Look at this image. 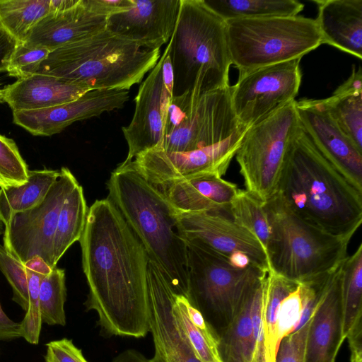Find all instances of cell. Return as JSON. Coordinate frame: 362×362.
<instances>
[{
  "mask_svg": "<svg viewBox=\"0 0 362 362\" xmlns=\"http://www.w3.org/2000/svg\"><path fill=\"white\" fill-rule=\"evenodd\" d=\"M299 124L318 151L362 192V151L341 131L323 100L296 101Z\"/></svg>",
  "mask_w": 362,
  "mask_h": 362,
  "instance_id": "obj_14",
  "label": "cell"
},
{
  "mask_svg": "<svg viewBox=\"0 0 362 362\" xmlns=\"http://www.w3.org/2000/svg\"><path fill=\"white\" fill-rule=\"evenodd\" d=\"M173 71V96L192 97L229 86L226 21L204 0H180L166 46Z\"/></svg>",
  "mask_w": 362,
  "mask_h": 362,
  "instance_id": "obj_4",
  "label": "cell"
},
{
  "mask_svg": "<svg viewBox=\"0 0 362 362\" xmlns=\"http://www.w3.org/2000/svg\"><path fill=\"white\" fill-rule=\"evenodd\" d=\"M341 264L328 275L310 317L305 362H334L344 340L341 334Z\"/></svg>",
  "mask_w": 362,
  "mask_h": 362,
  "instance_id": "obj_20",
  "label": "cell"
},
{
  "mask_svg": "<svg viewBox=\"0 0 362 362\" xmlns=\"http://www.w3.org/2000/svg\"><path fill=\"white\" fill-rule=\"evenodd\" d=\"M322 44L362 59V0L315 1Z\"/></svg>",
  "mask_w": 362,
  "mask_h": 362,
  "instance_id": "obj_23",
  "label": "cell"
},
{
  "mask_svg": "<svg viewBox=\"0 0 362 362\" xmlns=\"http://www.w3.org/2000/svg\"><path fill=\"white\" fill-rule=\"evenodd\" d=\"M341 334L345 339L361 326L362 243L341 264Z\"/></svg>",
  "mask_w": 362,
  "mask_h": 362,
  "instance_id": "obj_29",
  "label": "cell"
},
{
  "mask_svg": "<svg viewBox=\"0 0 362 362\" xmlns=\"http://www.w3.org/2000/svg\"><path fill=\"white\" fill-rule=\"evenodd\" d=\"M20 337V324L10 319L0 304V340L11 341Z\"/></svg>",
  "mask_w": 362,
  "mask_h": 362,
  "instance_id": "obj_45",
  "label": "cell"
},
{
  "mask_svg": "<svg viewBox=\"0 0 362 362\" xmlns=\"http://www.w3.org/2000/svg\"><path fill=\"white\" fill-rule=\"evenodd\" d=\"M300 58L261 67L238 76L230 86L232 106L245 127L255 124L295 100L301 83Z\"/></svg>",
  "mask_w": 362,
  "mask_h": 362,
  "instance_id": "obj_13",
  "label": "cell"
},
{
  "mask_svg": "<svg viewBox=\"0 0 362 362\" xmlns=\"http://www.w3.org/2000/svg\"><path fill=\"white\" fill-rule=\"evenodd\" d=\"M63 78L33 74L3 88L4 101L12 111L33 110L72 101L88 91Z\"/></svg>",
  "mask_w": 362,
  "mask_h": 362,
  "instance_id": "obj_24",
  "label": "cell"
},
{
  "mask_svg": "<svg viewBox=\"0 0 362 362\" xmlns=\"http://www.w3.org/2000/svg\"><path fill=\"white\" fill-rule=\"evenodd\" d=\"M17 42L0 28V72L6 71L10 57Z\"/></svg>",
  "mask_w": 362,
  "mask_h": 362,
  "instance_id": "obj_46",
  "label": "cell"
},
{
  "mask_svg": "<svg viewBox=\"0 0 362 362\" xmlns=\"http://www.w3.org/2000/svg\"><path fill=\"white\" fill-rule=\"evenodd\" d=\"M362 327L351 332L346 339H348L351 349V361L362 362Z\"/></svg>",
  "mask_w": 362,
  "mask_h": 362,
  "instance_id": "obj_47",
  "label": "cell"
},
{
  "mask_svg": "<svg viewBox=\"0 0 362 362\" xmlns=\"http://www.w3.org/2000/svg\"><path fill=\"white\" fill-rule=\"evenodd\" d=\"M255 287L218 336V352L221 362H254L251 304Z\"/></svg>",
  "mask_w": 362,
  "mask_h": 362,
  "instance_id": "obj_27",
  "label": "cell"
},
{
  "mask_svg": "<svg viewBox=\"0 0 362 362\" xmlns=\"http://www.w3.org/2000/svg\"><path fill=\"white\" fill-rule=\"evenodd\" d=\"M331 117L362 151V71L353 66L349 78L329 98L322 99Z\"/></svg>",
  "mask_w": 362,
  "mask_h": 362,
  "instance_id": "obj_25",
  "label": "cell"
},
{
  "mask_svg": "<svg viewBox=\"0 0 362 362\" xmlns=\"http://www.w3.org/2000/svg\"><path fill=\"white\" fill-rule=\"evenodd\" d=\"M230 218L255 237L267 253L270 226L264 203L247 190L240 189L229 206Z\"/></svg>",
  "mask_w": 362,
  "mask_h": 362,
  "instance_id": "obj_34",
  "label": "cell"
},
{
  "mask_svg": "<svg viewBox=\"0 0 362 362\" xmlns=\"http://www.w3.org/2000/svg\"><path fill=\"white\" fill-rule=\"evenodd\" d=\"M180 0H134L127 10L107 16L105 29L155 50L168 43L176 25Z\"/></svg>",
  "mask_w": 362,
  "mask_h": 362,
  "instance_id": "obj_18",
  "label": "cell"
},
{
  "mask_svg": "<svg viewBox=\"0 0 362 362\" xmlns=\"http://www.w3.org/2000/svg\"><path fill=\"white\" fill-rule=\"evenodd\" d=\"M46 347L45 362H88L71 339L51 341Z\"/></svg>",
  "mask_w": 362,
  "mask_h": 362,
  "instance_id": "obj_43",
  "label": "cell"
},
{
  "mask_svg": "<svg viewBox=\"0 0 362 362\" xmlns=\"http://www.w3.org/2000/svg\"><path fill=\"white\" fill-rule=\"evenodd\" d=\"M66 297L65 271L55 267L44 276L40 285L39 302L42 322L49 325H66Z\"/></svg>",
  "mask_w": 362,
  "mask_h": 362,
  "instance_id": "obj_35",
  "label": "cell"
},
{
  "mask_svg": "<svg viewBox=\"0 0 362 362\" xmlns=\"http://www.w3.org/2000/svg\"><path fill=\"white\" fill-rule=\"evenodd\" d=\"M60 175V170H29L22 185L0 188V220L4 226L11 217L39 204Z\"/></svg>",
  "mask_w": 362,
  "mask_h": 362,
  "instance_id": "obj_26",
  "label": "cell"
},
{
  "mask_svg": "<svg viewBox=\"0 0 362 362\" xmlns=\"http://www.w3.org/2000/svg\"><path fill=\"white\" fill-rule=\"evenodd\" d=\"M276 193L300 218L332 235L353 236L362 223V192L318 151L300 124Z\"/></svg>",
  "mask_w": 362,
  "mask_h": 362,
  "instance_id": "obj_2",
  "label": "cell"
},
{
  "mask_svg": "<svg viewBox=\"0 0 362 362\" xmlns=\"http://www.w3.org/2000/svg\"><path fill=\"white\" fill-rule=\"evenodd\" d=\"M104 29L50 52L35 74L52 75L91 90H125L140 83L160 57Z\"/></svg>",
  "mask_w": 362,
  "mask_h": 362,
  "instance_id": "obj_5",
  "label": "cell"
},
{
  "mask_svg": "<svg viewBox=\"0 0 362 362\" xmlns=\"http://www.w3.org/2000/svg\"><path fill=\"white\" fill-rule=\"evenodd\" d=\"M52 12V0H0V28L21 44L30 30Z\"/></svg>",
  "mask_w": 362,
  "mask_h": 362,
  "instance_id": "obj_32",
  "label": "cell"
},
{
  "mask_svg": "<svg viewBox=\"0 0 362 362\" xmlns=\"http://www.w3.org/2000/svg\"><path fill=\"white\" fill-rule=\"evenodd\" d=\"M107 18L91 11L80 0L71 8L52 12L44 17L30 30L22 44L52 51L103 30Z\"/></svg>",
  "mask_w": 362,
  "mask_h": 362,
  "instance_id": "obj_21",
  "label": "cell"
},
{
  "mask_svg": "<svg viewBox=\"0 0 362 362\" xmlns=\"http://www.w3.org/2000/svg\"><path fill=\"white\" fill-rule=\"evenodd\" d=\"M264 208L270 226L267 256L269 270L276 274L311 281L333 272L347 256L353 236L334 235L307 223L277 193Z\"/></svg>",
  "mask_w": 362,
  "mask_h": 362,
  "instance_id": "obj_6",
  "label": "cell"
},
{
  "mask_svg": "<svg viewBox=\"0 0 362 362\" xmlns=\"http://www.w3.org/2000/svg\"><path fill=\"white\" fill-rule=\"evenodd\" d=\"M163 54L141 83L131 122L122 128L129 151L124 162L154 148L163 139Z\"/></svg>",
  "mask_w": 362,
  "mask_h": 362,
  "instance_id": "obj_19",
  "label": "cell"
},
{
  "mask_svg": "<svg viewBox=\"0 0 362 362\" xmlns=\"http://www.w3.org/2000/svg\"><path fill=\"white\" fill-rule=\"evenodd\" d=\"M265 276L266 275L256 286L253 292L251 304V319L255 345L254 362H266L262 315Z\"/></svg>",
  "mask_w": 362,
  "mask_h": 362,
  "instance_id": "obj_42",
  "label": "cell"
},
{
  "mask_svg": "<svg viewBox=\"0 0 362 362\" xmlns=\"http://www.w3.org/2000/svg\"><path fill=\"white\" fill-rule=\"evenodd\" d=\"M247 129L243 127L219 143L192 151L166 152L154 148L132 161L141 175L157 189L194 177H222Z\"/></svg>",
  "mask_w": 362,
  "mask_h": 362,
  "instance_id": "obj_12",
  "label": "cell"
},
{
  "mask_svg": "<svg viewBox=\"0 0 362 362\" xmlns=\"http://www.w3.org/2000/svg\"><path fill=\"white\" fill-rule=\"evenodd\" d=\"M298 284V282L286 279L272 270L266 274L262 310L266 362H275L278 349L276 325L280 303Z\"/></svg>",
  "mask_w": 362,
  "mask_h": 362,
  "instance_id": "obj_33",
  "label": "cell"
},
{
  "mask_svg": "<svg viewBox=\"0 0 362 362\" xmlns=\"http://www.w3.org/2000/svg\"><path fill=\"white\" fill-rule=\"evenodd\" d=\"M113 362H151L141 353L136 350L128 349L116 356Z\"/></svg>",
  "mask_w": 362,
  "mask_h": 362,
  "instance_id": "obj_48",
  "label": "cell"
},
{
  "mask_svg": "<svg viewBox=\"0 0 362 362\" xmlns=\"http://www.w3.org/2000/svg\"><path fill=\"white\" fill-rule=\"evenodd\" d=\"M28 276V305L25 315L20 324L21 337L32 344H37L42 327V317L39 302V289L44 276L51 269L40 259L26 263Z\"/></svg>",
  "mask_w": 362,
  "mask_h": 362,
  "instance_id": "obj_36",
  "label": "cell"
},
{
  "mask_svg": "<svg viewBox=\"0 0 362 362\" xmlns=\"http://www.w3.org/2000/svg\"><path fill=\"white\" fill-rule=\"evenodd\" d=\"M50 50L17 44L8 62L6 72L18 78L35 74L40 64L47 59Z\"/></svg>",
  "mask_w": 362,
  "mask_h": 362,
  "instance_id": "obj_40",
  "label": "cell"
},
{
  "mask_svg": "<svg viewBox=\"0 0 362 362\" xmlns=\"http://www.w3.org/2000/svg\"><path fill=\"white\" fill-rule=\"evenodd\" d=\"M176 231L185 241L200 243L228 259L233 253H245L252 264L269 271L267 253L259 240L228 216L177 211Z\"/></svg>",
  "mask_w": 362,
  "mask_h": 362,
  "instance_id": "obj_15",
  "label": "cell"
},
{
  "mask_svg": "<svg viewBox=\"0 0 362 362\" xmlns=\"http://www.w3.org/2000/svg\"><path fill=\"white\" fill-rule=\"evenodd\" d=\"M230 60L241 76L295 59L322 45L315 19L301 16L226 21Z\"/></svg>",
  "mask_w": 362,
  "mask_h": 362,
  "instance_id": "obj_7",
  "label": "cell"
},
{
  "mask_svg": "<svg viewBox=\"0 0 362 362\" xmlns=\"http://www.w3.org/2000/svg\"><path fill=\"white\" fill-rule=\"evenodd\" d=\"M243 127L232 106L230 86L197 98L185 93L172 98L164 117L163 141L155 148L192 151L219 143Z\"/></svg>",
  "mask_w": 362,
  "mask_h": 362,
  "instance_id": "obj_9",
  "label": "cell"
},
{
  "mask_svg": "<svg viewBox=\"0 0 362 362\" xmlns=\"http://www.w3.org/2000/svg\"><path fill=\"white\" fill-rule=\"evenodd\" d=\"M299 126L293 100L247 127L235 156L245 190L263 203L276 192L289 141Z\"/></svg>",
  "mask_w": 362,
  "mask_h": 362,
  "instance_id": "obj_10",
  "label": "cell"
},
{
  "mask_svg": "<svg viewBox=\"0 0 362 362\" xmlns=\"http://www.w3.org/2000/svg\"><path fill=\"white\" fill-rule=\"evenodd\" d=\"M230 264L237 269H245L252 264L250 257L243 252H235L228 257Z\"/></svg>",
  "mask_w": 362,
  "mask_h": 362,
  "instance_id": "obj_49",
  "label": "cell"
},
{
  "mask_svg": "<svg viewBox=\"0 0 362 362\" xmlns=\"http://www.w3.org/2000/svg\"><path fill=\"white\" fill-rule=\"evenodd\" d=\"M173 308L198 358L202 362H221L218 352V337L202 313L186 297L175 293Z\"/></svg>",
  "mask_w": 362,
  "mask_h": 362,
  "instance_id": "obj_28",
  "label": "cell"
},
{
  "mask_svg": "<svg viewBox=\"0 0 362 362\" xmlns=\"http://www.w3.org/2000/svg\"><path fill=\"white\" fill-rule=\"evenodd\" d=\"M310 319L300 328L281 339L275 362H305L307 334Z\"/></svg>",
  "mask_w": 362,
  "mask_h": 362,
  "instance_id": "obj_41",
  "label": "cell"
},
{
  "mask_svg": "<svg viewBox=\"0 0 362 362\" xmlns=\"http://www.w3.org/2000/svg\"><path fill=\"white\" fill-rule=\"evenodd\" d=\"M78 241L88 286L85 306L97 313L101 334L145 337L149 332L148 255L107 197L88 208Z\"/></svg>",
  "mask_w": 362,
  "mask_h": 362,
  "instance_id": "obj_1",
  "label": "cell"
},
{
  "mask_svg": "<svg viewBox=\"0 0 362 362\" xmlns=\"http://www.w3.org/2000/svg\"><path fill=\"white\" fill-rule=\"evenodd\" d=\"M78 181L66 167L45 199L35 207L13 215L4 226L3 246L23 264L40 259L50 269L52 245L62 206Z\"/></svg>",
  "mask_w": 362,
  "mask_h": 362,
  "instance_id": "obj_11",
  "label": "cell"
},
{
  "mask_svg": "<svg viewBox=\"0 0 362 362\" xmlns=\"http://www.w3.org/2000/svg\"><path fill=\"white\" fill-rule=\"evenodd\" d=\"M82 3L91 11L107 17L129 9L134 0H82Z\"/></svg>",
  "mask_w": 362,
  "mask_h": 362,
  "instance_id": "obj_44",
  "label": "cell"
},
{
  "mask_svg": "<svg viewBox=\"0 0 362 362\" xmlns=\"http://www.w3.org/2000/svg\"><path fill=\"white\" fill-rule=\"evenodd\" d=\"M107 187V198L144 245L149 262L176 295L187 298V244L176 231L177 210L132 161L118 165Z\"/></svg>",
  "mask_w": 362,
  "mask_h": 362,
  "instance_id": "obj_3",
  "label": "cell"
},
{
  "mask_svg": "<svg viewBox=\"0 0 362 362\" xmlns=\"http://www.w3.org/2000/svg\"><path fill=\"white\" fill-rule=\"evenodd\" d=\"M185 242L187 299L218 337L268 271L253 264L237 269L226 257L207 246L194 241Z\"/></svg>",
  "mask_w": 362,
  "mask_h": 362,
  "instance_id": "obj_8",
  "label": "cell"
},
{
  "mask_svg": "<svg viewBox=\"0 0 362 362\" xmlns=\"http://www.w3.org/2000/svg\"><path fill=\"white\" fill-rule=\"evenodd\" d=\"M160 191L180 212H212L229 217V206L239 189L222 177L204 176L170 183Z\"/></svg>",
  "mask_w": 362,
  "mask_h": 362,
  "instance_id": "obj_22",
  "label": "cell"
},
{
  "mask_svg": "<svg viewBox=\"0 0 362 362\" xmlns=\"http://www.w3.org/2000/svg\"><path fill=\"white\" fill-rule=\"evenodd\" d=\"M29 170L16 142L0 134V188L23 184Z\"/></svg>",
  "mask_w": 362,
  "mask_h": 362,
  "instance_id": "obj_37",
  "label": "cell"
},
{
  "mask_svg": "<svg viewBox=\"0 0 362 362\" xmlns=\"http://www.w3.org/2000/svg\"><path fill=\"white\" fill-rule=\"evenodd\" d=\"M129 90H91L79 98L53 107L13 112V122L34 136H49L75 122L98 117L122 108L129 100Z\"/></svg>",
  "mask_w": 362,
  "mask_h": 362,
  "instance_id": "obj_17",
  "label": "cell"
},
{
  "mask_svg": "<svg viewBox=\"0 0 362 362\" xmlns=\"http://www.w3.org/2000/svg\"><path fill=\"white\" fill-rule=\"evenodd\" d=\"M148 323L154 344L151 362H202L186 337L174 313L175 293L157 267L147 268Z\"/></svg>",
  "mask_w": 362,
  "mask_h": 362,
  "instance_id": "obj_16",
  "label": "cell"
},
{
  "mask_svg": "<svg viewBox=\"0 0 362 362\" xmlns=\"http://www.w3.org/2000/svg\"><path fill=\"white\" fill-rule=\"evenodd\" d=\"M4 103L3 89L0 88V103Z\"/></svg>",
  "mask_w": 362,
  "mask_h": 362,
  "instance_id": "obj_51",
  "label": "cell"
},
{
  "mask_svg": "<svg viewBox=\"0 0 362 362\" xmlns=\"http://www.w3.org/2000/svg\"><path fill=\"white\" fill-rule=\"evenodd\" d=\"M0 271L11 286L12 300L26 311L28 305V276L25 265L11 256L1 245Z\"/></svg>",
  "mask_w": 362,
  "mask_h": 362,
  "instance_id": "obj_38",
  "label": "cell"
},
{
  "mask_svg": "<svg viewBox=\"0 0 362 362\" xmlns=\"http://www.w3.org/2000/svg\"><path fill=\"white\" fill-rule=\"evenodd\" d=\"M4 233V225L3 222L0 220V235H3Z\"/></svg>",
  "mask_w": 362,
  "mask_h": 362,
  "instance_id": "obj_50",
  "label": "cell"
},
{
  "mask_svg": "<svg viewBox=\"0 0 362 362\" xmlns=\"http://www.w3.org/2000/svg\"><path fill=\"white\" fill-rule=\"evenodd\" d=\"M303 307V287L298 282L296 288L281 302L276 325V341L279 345L283 338L297 330Z\"/></svg>",
  "mask_w": 362,
  "mask_h": 362,
  "instance_id": "obj_39",
  "label": "cell"
},
{
  "mask_svg": "<svg viewBox=\"0 0 362 362\" xmlns=\"http://www.w3.org/2000/svg\"><path fill=\"white\" fill-rule=\"evenodd\" d=\"M206 4L225 21L295 16L304 4L296 0H204Z\"/></svg>",
  "mask_w": 362,
  "mask_h": 362,
  "instance_id": "obj_30",
  "label": "cell"
},
{
  "mask_svg": "<svg viewBox=\"0 0 362 362\" xmlns=\"http://www.w3.org/2000/svg\"><path fill=\"white\" fill-rule=\"evenodd\" d=\"M88 211L83 188L78 183L65 199L59 214L52 245L54 267L70 246L81 238Z\"/></svg>",
  "mask_w": 362,
  "mask_h": 362,
  "instance_id": "obj_31",
  "label": "cell"
}]
</instances>
